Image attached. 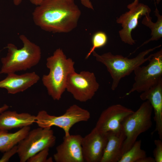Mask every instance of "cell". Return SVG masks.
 I'll return each instance as SVG.
<instances>
[{
	"label": "cell",
	"instance_id": "d4e9b609",
	"mask_svg": "<svg viewBox=\"0 0 162 162\" xmlns=\"http://www.w3.org/2000/svg\"><path fill=\"white\" fill-rule=\"evenodd\" d=\"M82 5L87 8L94 10L93 6L90 0H81Z\"/></svg>",
	"mask_w": 162,
	"mask_h": 162
},
{
	"label": "cell",
	"instance_id": "484cf974",
	"mask_svg": "<svg viewBox=\"0 0 162 162\" xmlns=\"http://www.w3.org/2000/svg\"><path fill=\"white\" fill-rule=\"evenodd\" d=\"M139 162H155L154 158L147 156L141 160Z\"/></svg>",
	"mask_w": 162,
	"mask_h": 162
},
{
	"label": "cell",
	"instance_id": "52a82bcc",
	"mask_svg": "<svg viewBox=\"0 0 162 162\" xmlns=\"http://www.w3.org/2000/svg\"><path fill=\"white\" fill-rule=\"evenodd\" d=\"M56 137L51 128H38L30 130L18 144V154L20 162H25L31 157L44 149L55 145Z\"/></svg>",
	"mask_w": 162,
	"mask_h": 162
},
{
	"label": "cell",
	"instance_id": "277c9868",
	"mask_svg": "<svg viewBox=\"0 0 162 162\" xmlns=\"http://www.w3.org/2000/svg\"><path fill=\"white\" fill-rule=\"evenodd\" d=\"M161 46L160 45L146 50L132 58L121 55H114L110 52L99 55L94 51L92 54L98 62L106 67L112 79L111 88L114 91L122 78L130 75L137 68L148 61L153 54L146 57V55Z\"/></svg>",
	"mask_w": 162,
	"mask_h": 162
},
{
	"label": "cell",
	"instance_id": "ac0fdd59",
	"mask_svg": "<svg viewBox=\"0 0 162 162\" xmlns=\"http://www.w3.org/2000/svg\"><path fill=\"white\" fill-rule=\"evenodd\" d=\"M30 126L22 128L13 133L0 131V152H4L16 145L31 130Z\"/></svg>",
	"mask_w": 162,
	"mask_h": 162
},
{
	"label": "cell",
	"instance_id": "6da1fadb",
	"mask_svg": "<svg viewBox=\"0 0 162 162\" xmlns=\"http://www.w3.org/2000/svg\"><path fill=\"white\" fill-rule=\"evenodd\" d=\"M81 12L74 0H44L32 13L34 23L52 33H67L77 26Z\"/></svg>",
	"mask_w": 162,
	"mask_h": 162
},
{
	"label": "cell",
	"instance_id": "44dd1931",
	"mask_svg": "<svg viewBox=\"0 0 162 162\" xmlns=\"http://www.w3.org/2000/svg\"><path fill=\"white\" fill-rule=\"evenodd\" d=\"M107 41V36L104 32L99 31L95 33L92 39V46L87 54L86 59L88 58L95 49L104 46Z\"/></svg>",
	"mask_w": 162,
	"mask_h": 162
},
{
	"label": "cell",
	"instance_id": "d6986e66",
	"mask_svg": "<svg viewBox=\"0 0 162 162\" xmlns=\"http://www.w3.org/2000/svg\"><path fill=\"white\" fill-rule=\"evenodd\" d=\"M154 12L155 16L157 17V20L156 22H152V18L149 15L150 14L146 15L142 21V23L143 25L150 29L151 31V38L142 43L133 53L150 41L158 40L162 37V16L159 14V11L157 8H156Z\"/></svg>",
	"mask_w": 162,
	"mask_h": 162
},
{
	"label": "cell",
	"instance_id": "9a60e30c",
	"mask_svg": "<svg viewBox=\"0 0 162 162\" xmlns=\"http://www.w3.org/2000/svg\"><path fill=\"white\" fill-rule=\"evenodd\" d=\"M142 100H148L154 111V119L155 123L154 130L159 139L162 140V80L148 90L142 92L140 95Z\"/></svg>",
	"mask_w": 162,
	"mask_h": 162
},
{
	"label": "cell",
	"instance_id": "8992f818",
	"mask_svg": "<svg viewBox=\"0 0 162 162\" xmlns=\"http://www.w3.org/2000/svg\"><path fill=\"white\" fill-rule=\"evenodd\" d=\"M36 116L35 122L39 127L46 128L57 126L62 129L64 132V136H67L70 135V130L74 125L80 122L88 121L90 118V114L88 110L73 104L61 116L50 115L46 111L42 110L38 112Z\"/></svg>",
	"mask_w": 162,
	"mask_h": 162
},
{
	"label": "cell",
	"instance_id": "9c48e42d",
	"mask_svg": "<svg viewBox=\"0 0 162 162\" xmlns=\"http://www.w3.org/2000/svg\"><path fill=\"white\" fill-rule=\"evenodd\" d=\"M99 87L93 73L83 71L77 73L74 71L68 77L66 90L76 100L85 102L92 99Z\"/></svg>",
	"mask_w": 162,
	"mask_h": 162
},
{
	"label": "cell",
	"instance_id": "7402d4cb",
	"mask_svg": "<svg viewBox=\"0 0 162 162\" xmlns=\"http://www.w3.org/2000/svg\"><path fill=\"white\" fill-rule=\"evenodd\" d=\"M49 148L41 150L29 158L27 161L28 162H49L47 157L49 155Z\"/></svg>",
	"mask_w": 162,
	"mask_h": 162
},
{
	"label": "cell",
	"instance_id": "4fadbf2b",
	"mask_svg": "<svg viewBox=\"0 0 162 162\" xmlns=\"http://www.w3.org/2000/svg\"><path fill=\"white\" fill-rule=\"evenodd\" d=\"M80 134L64 136L63 141L56 148L53 158L56 162H84Z\"/></svg>",
	"mask_w": 162,
	"mask_h": 162
},
{
	"label": "cell",
	"instance_id": "2e32d148",
	"mask_svg": "<svg viewBox=\"0 0 162 162\" xmlns=\"http://www.w3.org/2000/svg\"><path fill=\"white\" fill-rule=\"evenodd\" d=\"M36 116L29 113L4 111L0 114V131L30 126L35 122Z\"/></svg>",
	"mask_w": 162,
	"mask_h": 162
},
{
	"label": "cell",
	"instance_id": "5b68a950",
	"mask_svg": "<svg viewBox=\"0 0 162 162\" xmlns=\"http://www.w3.org/2000/svg\"><path fill=\"white\" fill-rule=\"evenodd\" d=\"M153 110L150 102L145 100L136 111L124 120L122 128L125 138L122 147L123 154L131 148L140 135L151 128Z\"/></svg>",
	"mask_w": 162,
	"mask_h": 162
},
{
	"label": "cell",
	"instance_id": "4316f807",
	"mask_svg": "<svg viewBox=\"0 0 162 162\" xmlns=\"http://www.w3.org/2000/svg\"><path fill=\"white\" fill-rule=\"evenodd\" d=\"M9 108L8 105L4 104L2 106L0 107V114L5 111L7 110Z\"/></svg>",
	"mask_w": 162,
	"mask_h": 162
},
{
	"label": "cell",
	"instance_id": "ba28073f",
	"mask_svg": "<svg viewBox=\"0 0 162 162\" xmlns=\"http://www.w3.org/2000/svg\"><path fill=\"white\" fill-rule=\"evenodd\" d=\"M148 61L147 65L139 66L134 71V82L125 96L135 92L139 93L144 92L162 80V49L153 53Z\"/></svg>",
	"mask_w": 162,
	"mask_h": 162
},
{
	"label": "cell",
	"instance_id": "7a4b0ae2",
	"mask_svg": "<svg viewBox=\"0 0 162 162\" xmlns=\"http://www.w3.org/2000/svg\"><path fill=\"white\" fill-rule=\"evenodd\" d=\"M74 64L72 59L67 58L60 48L46 59V65L49 72L43 75L42 81L48 94L54 100H59L61 98L66 90L68 75L75 71Z\"/></svg>",
	"mask_w": 162,
	"mask_h": 162
},
{
	"label": "cell",
	"instance_id": "3957f363",
	"mask_svg": "<svg viewBox=\"0 0 162 162\" xmlns=\"http://www.w3.org/2000/svg\"><path fill=\"white\" fill-rule=\"evenodd\" d=\"M19 38L23 44V46L21 49H18L12 43L7 45V54L1 59L2 66L0 74H8L26 70L39 62L41 55L40 46L23 34L20 35Z\"/></svg>",
	"mask_w": 162,
	"mask_h": 162
},
{
	"label": "cell",
	"instance_id": "7c38bea8",
	"mask_svg": "<svg viewBox=\"0 0 162 162\" xmlns=\"http://www.w3.org/2000/svg\"><path fill=\"white\" fill-rule=\"evenodd\" d=\"M108 140L107 133L94 127L82 137L81 146L85 162H100Z\"/></svg>",
	"mask_w": 162,
	"mask_h": 162
},
{
	"label": "cell",
	"instance_id": "cb8c5ba5",
	"mask_svg": "<svg viewBox=\"0 0 162 162\" xmlns=\"http://www.w3.org/2000/svg\"><path fill=\"white\" fill-rule=\"evenodd\" d=\"M17 146L16 145L10 149L5 152L0 159V162H8L10 158L16 153H17Z\"/></svg>",
	"mask_w": 162,
	"mask_h": 162
},
{
	"label": "cell",
	"instance_id": "8fae6325",
	"mask_svg": "<svg viewBox=\"0 0 162 162\" xmlns=\"http://www.w3.org/2000/svg\"><path fill=\"white\" fill-rule=\"evenodd\" d=\"M129 10L122 14L116 20L121 24L122 29L119 31L120 38L125 44L132 45L135 44L132 38V31L137 26L139 19L142 16L150 14L151 9L148 5L139 2L132 3L127 6Z\"/></svg>",
	"mask_w": 162,
	"mask_h": 162
},
{
	"label": "cell",
	"instance_id": "603a6c76",
	"mask_svg": "<svg viewBox=\"0 0 162 162\" xmlns=\"http://www.w3.org/2000/svg\"><path fill=\"white\" fill-rule=\"evenodd\" d=\"M155 148L153 152L155 162H162V141L160 139L154 140Z\"/></svg>",
	"mask_w": 162,
	"mask_h": 162
},
{
	"label": "cell",
	"instance_id": "f546056e",
	"mask_svg": "<svg viewBox=\"0 0 162 162\" xmlns=\"http://www.w3.org/2000/svg\"><path fill=\"white\" fill-rule=\"evenodd\" d=\"M156 2L157 4H159L161 0H156ZM139 2V0H134L133 2L136 3V2Z\"/></svg>",
	"mask_w": 162,
	"mask_h": 162
},
{
	"label": "cell",
	"instance_id": "5bb4252c",
	"mask_svg": "<svg viewBox=\"0 0 162 162\" xmlns=\"http://www.w3.org/2000/svg\"><path fill=\"white\" fill-rule=\"evenodd\" d=\"M40 79L39 76L34 72L21 75L10 73L0 81V88L5 89L8 94H15L26 90L37 83Z\"/></svg>",
	"mask_w": 162,
	"mask_h": 162
},
{
	"label": "cell",
	"instance_id": "e0dca14e",
	"mask_svg": "<svg viewBox=\"0 0 162 162\" xmlns=\"http://www.w3.org/2000/svg\"><path fill=\"white\" fill-rule=\"evenodd\" d=\"M107 142L100 162H119L123 154L122 147L125 138L123 130L119 134L107 133Z\"/></svg>",
	"mask_w": 162,
	"mask_h": 162
},
{
	"label": "cell",
	"instance_id": "f1b7e54d",
	"mask_svg": "<svg viewBox=\"0 0 162 162\" xmlns=\"http://www.w3.org/2000/svg\"><path fill=\"white\" fill-rule=\"evenodd\" d=\"M22 1V0H13L14 4L16 6L18 5L21 3Z\"/></svg>",
	"mask_w": 162,
	"mask_h": 162
},
{
	"label": "cell",
	"instance_id": "83f0119b",
	"mask_svg": "<svg viewBox=\"0 0 162 162\" xmlns=\"http://www.w3.org/2000/svg\"><path fill=\"white\" fill-rule=\"evenodd\" d=\"M44 0H29L32 4L38 6Z\"/></svg>",
	"mask_w": 162,
	"mask_h": 162
},
{
	"label": "cell",
	"instance_id": "30bf717a",
	"mask_svg": "<svg viewBox=\"0 0 162 162\" xmlns=\"http://www.w3.org/2000/svg\"><path fill=\"white\" fill-rule=\"evenodd\" d=\"M134 111L120 104L112 105L104 110L96 122L95 128L103 133L120 134L125 119Z\"/></svg>",
	"mask_w": 162,
	"mask_h": 162
},
{
	"label": "cell",
	"instance_id": "ffe728a7",
	"mask_svg": "<svg viewBox=\"0 0 162 162\" xmlns=\"http://www.w3.org/2000/svg\"><path fill=\"white\" fill-rule=\"evenodd\" d=\"M141 140L136 141L131 148L124 153L119 162H139L146 157L145 151L141 148Z\"/></svg>",
	"mask_w": 162,
	"mask_h": 162
}]
</instances>
